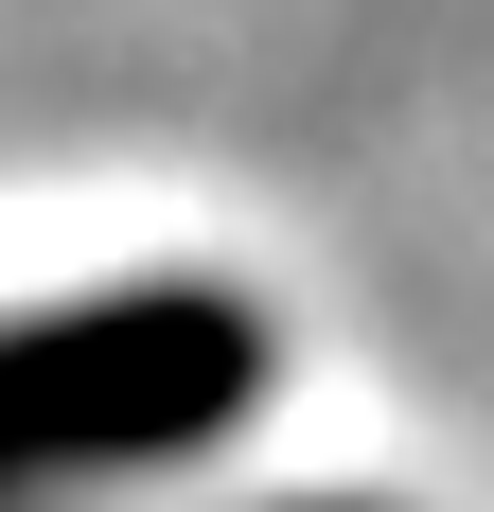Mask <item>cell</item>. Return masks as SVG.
Masks as SVG:
<instances>
[{
  "label": "cell",
  "mask_w": 494,
  "mask_h": 512,
  "mask_svg": "<svg viewBox=\"0 0 494 512\" xmlns=\"http://www.w3.org/2000/svg\"><path fill=\"white\" fill-rule=\"evenodd\" d=\"M247 407H265V318L212 301V283L18 318L0 336V495H36V477H159Z\"/></svg>",
  "instance_id": "cell-1"
}]
</instances>
